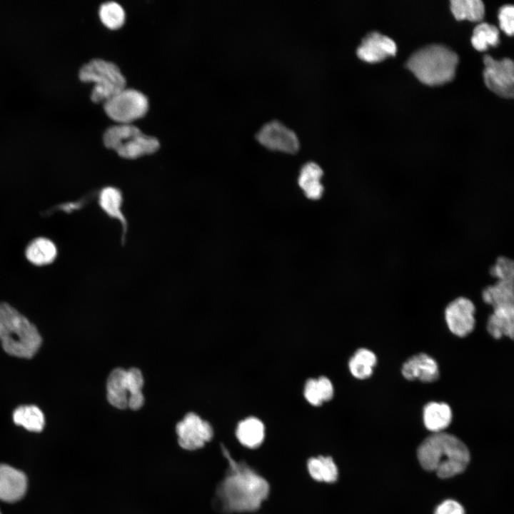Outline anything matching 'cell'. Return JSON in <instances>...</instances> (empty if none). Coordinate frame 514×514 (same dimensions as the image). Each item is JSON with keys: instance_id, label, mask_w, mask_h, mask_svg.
Masks as SVG:
<instances>
[{"instance_id": "6da1fadb", "label": "cell", "mask_w": 514, "mask_h": 514, "mask_svg": "<svg viewBox=\"0 0 514 514\" xmlns=\"http://www.w3.org/2000/svg\"><path fill=\"white\" fill-rule=\"evenodd\" d=\"M222 451L228 468L213 495L212 508L222 514L257 510L268 498V483L247 463L233 459L226 448Z\"/></svg>"}, {"instance_id": "7a4b0ae2", "label": "cell", "mask_w": 514, "mask_h": 514, "mask_svg": "<svg viewBox=\"0 0 514 514\" xmlns=\"http://www.w3.org/2000/svg\"><path fill=\"white\" fill-rule=\"evenodd\" d=\"M418 458L428 471H435L441 478L462 473L470 461L466 445L457 437L444 432L427 437L418 448Z\"/></svg>"}, {"instance_id": "3957f363", "label": "cell", "mask_w": 514, "mask_h": 514, "mask_svg": "<svg viewBox=\"0 0 514 514\" xmlns=\"http://www.w3.org/2000/svg\"><path fill=\"white\" fill-rule=\"evenodd\" d=\"M0 341L8 354L32 358L41 347L42 339L36 327L7 303H0Z\"/></svg>"}, {"instance_id": "277c9868", "label": "cell", "mask_w": 514, "mask_h": 514, "mask_svg": "<svg viewBox=\"0 0 514 514\" xmlns=\"http://www.w3.org/2000/svg\"><path fill=\"white\" fill-rule=\"evenodd\" d=\"M458 63V55L440 44L426 46L413 53L406 67L423 84L438 86L452 81Z\"/></svg>"}, {"instance_id": "5b68a950", "label": "cell", "mask_w": 514, "mask_h": 514, "mask_svg": "<svg viewBox=\"0 0 514 514\" xmlns=\"http://www.w3.org/2000/svg\"><path fill=\"white\" fill-rule=\"evenodd\" d=\"M104 146L114 150L126 159H136L156 152L160 148L158 140L144 134L137 126L121 124L108 128L104 133Z\"/></svg>"}, {"instance_id": "8992f818", "label": "cell", "mask_w": 514, "mask_h": 514, "mask_svg": "<svg viewBox=\"0 0 514 514\" xmlns=\"http://www.w3.org/2000/svg\"><path fill=\"white\" fill-rule=\"evenodd\" d=\"M83 82H94L91 99L106 101L126 88V81L119 67L101 59H94L84 64L79 72Z\"/></svg>"}, {"instance_id": "52a82bcc", "label": "cell", "mask_w": 514, "mask_h": 514, "mask_svg": "<svg viewBox=\"0 0 514 514\" xmlns=\"http://www.w3.org/2000/svg\"><path fill=\"white\" fill-rule=\"evenodd\" d=\"M104 109L112 120L121 124H131L147 113L148 100L142 92L125 88L104 101Z\"/></svg>"}, {"instance_id": "ba28073f", "label": "cell", "mask_w": 514, "mask_h": 514, "mask_svg": "<svg viewBox=\"0 0 514 514\" xmlns=\"http://www.w3.org/2000/svg\"><path fill=\"white\" fill-rule=\"evenodd\" d=\"M483 78L486 86L497 95L504 98L513 97L514 66L508 58L495 60L489 55L484 56Z\"/></svg>"}, {"instance_id": "9c48e42d", "label": "cell", "mask_w": 514, "mask_h": 514, "mask_svg": "<svg viewBox=\"0 0 514 514\" xmlns=\"http://www.w3.org/2000/svg\"><path fill=\"white\" fill-rule=\"evenodd\" d=\"M179 446L189 451L202 448L213 436L211 425L194 413H187L176 427Z\"/></svg>"}, {"instance_id": "30bf717a", "label": "cell", "mask_w": 514, "mask_h": 514, "mask_svg": "<svg viewBox=\"0 0 514 514\" xmlns=\"http://www.w3.org/2000/svg\"><path fill=\"white\" fill-rule=\"evenodd\" d=\"M258 141L264 146L287 153H295L299 148L296 133L278 120L263 124L256 134Z\"/></svg>"}, {"instance_id": "8fae6325", "label": "cell", "mask_w": 514, "mask_h": 514, "mask_svg": "<svg viewBox=\"0 0 514 514\" xmlns=\"http://www.w3.org/2000/svg\"><path fill=\"white\" fill-rule=\"evenodd\" d=\"M475 308L467 298L459 297L451 301L445 310V318L450 331L458 337L470 334L475 325Z\"/></svg>"}, {"instance_id": "7c38bea8", "label": "cell", "mask_w": 514, "mask_h": 514, "mask_svg": "<svg viewBox=\"0 0 514 514\" xmlns=\"http://www.w3.org/2000/svg\"><path fill=\"white\" fill-rule=\"evenodd\" d=\"M396 51V44L391 39L378 31H372L362 39L356 53L361 59L376 63L395 56Z\"/></svg>"}, {"instance_id": "4fadbf2b", "label": "cell", "mask_w": 514, "mask_h": 514, "mask_svg": "<svg viewBox=\"0 0 514 514\" xmlns=\"http://www.w3.org/2000/svg\"><path fill=\"white\" fill-rule=\"evenodd\" d=\"M24 473L9 465L0 463V500L15 503L21 499L27 490Z\"/></svg>"}, {"instance_id": "5bb4252c", "label": "cell", "mask_w": 514, "mask_h": 514, "mask_svg": "<svg viewBox=\"0 0 514 514\" xmlns=\"http://www.w3.org/2000/svg\"><path fill=\"white\" fill-rule=\"evenodd\" d=\"M401 373L408 381L419 380L424 383L435 381L440 375L434 358L426 353H418L408 358L402 366Z\"/></svg>"}, {"instance_id": "9a60e30c", "label": "cell", "mask_w": 514, "mask_h": 514, "mask_svg": "<svg viewBox=\"0 0 514 514\" xmlns=\"http://www.w3.org/2000/svg\"><path fill=\"white\" fill-rule=\"evenodd\" d=\"M123 193L115 186H107L101 189L98 194V201L102 211L111 218L118 221L121 226V241L126 240L128 223L122 212Z\"/></svg>"}, {"instance_id": "2e32d148", "label": "cell", "mask_w": 514, "mask_h": 514, "mask_svg": "<svg viewBox=\"0 0 514 514\" xmlns=\"http://www.w3.org/2000/svg\"><path fill=\"white\" fill-rule=\"evenodd\" d=\"M488 332L495 339L514 336V306L493 308L487 322Z\"/></svg>"}, {"instance_id": "e0dca14e", "label": "cell", "mask_w": 514, "mask_h": 514, "mask_svg": "<svg viewBox=\"0 0 514 514\" xmlns=\"http://www.w3.org/2000/svg\"><path fill=\"white\" fill-rule=\"evenodd\" d=\"M452 416L450 407L443 402H430L423 408L424 425L433 433L443 432L451 423Z\"/></svg>"}, {"instance_id": "ac0fdd59", "label": "cell", "mask_w": 514, "mask_h": 514, "mask_svg": "<svg viewBox=\"0 0 514 514\" xmlns=\"http://www.w3.org/2000/svg\"><path fill=\"white\" fill-rule=\"evenodd\" d=\"M236 435L242 445L256 448L263 443L265 438L264 424L256 417L246 418L238 423Z\"/></svg>"}, {"instance_id": "d6986e66", "label": "cell", "mask_w": 514, "mask_h": 514, "mask_svg": "<svg viewBox=\"0 0 514 514\" xmlns=\"http://www.w3.org/2000/svg\"><path fill=\"white\" fill-rule=\"evenodd\" d=\"M322 176L323 170L314 162H308L302 166L298 182L308 198L318 200L321 197L323 192L321 183Z\"/></svg>"}, {"instance_id": "ffe728a7", "label": "cell", "mask_w": 514, "mask_h": 514, "mask_svg": "<svg viewBox=\"0 0 514 514\" xmlns=\"http://www.w3.org/2000/svg\"><path fill=\"white\" fill-rule=\"evenodd\" d=\"M25 255L28 261L36 266L47 265L55 260L57 248L51 240L39 237L29 243Z\"/></svg>"}, {"instance_id": "44dd1931", "label": "cell", "mask_w": 514, "mask_h": 514, "mask_svg": "<svg viewBox=\"0 0 514 514\" xmlns=\"http://www.w3.org/2000/svg\"><path fill=\"white\" fill-rule=\"evenodd\" d=\"M307 468L311 478L318 482L332 483L338 477V467L331 456L318 455L309 458Z\"/></svg>"}, {"instance_id": "7402d4cb", "label": "cell", "mask_w": 514, "mask_h": 514, "mask_svg": "<svg viewBox=\"0 0 514 514\" xmlns=\"http://www.w3.org/2000/svg\"><path fill=\"white\" fill-rule=\"evenodd\" d=\"M483 301L493 308L513 306V280L498 281L483 291Z\"/></svg>"}, {"instance_id": "603a6c76", "label": "cell", "mask_w": 514, "mask_h": 514, "mask_svg": "<svg viewBox=\"0 0 514 514\" xmlns=\"http://www.w3.org/2000/svg\"><path fill=\"white\" fill-rule=\"evenodd\" d=\"M13 420L15 424L31 432H41L45 425L44 413L39 408L34 405L16 408L13 412Z\"/></svg>"}, {"instance_id": "cb8c5ba5", "label": "cell", "mask_w": 514, "mask_h": 514, "mask_svg": "<svg viewBox=\"0 0 514 514\" xmlns=\"http://www.w3.org/2000/svg\"><path fill=\"white\" fill-rule=\"evenodd\" d=\"M376 363L377 357L373 351L359 348L350 359L348 367L353 377L363 380L372 375Z\"/></svg>"}, {"instance_id": "d4e9b609", "label": "cell", "mask_w": 514, "mask_h": 514, "mask_svg": "<svg viewBox=\"0 0 514 514\" xmlns=\"http://www.w3.org/2000/svg\"><path fill=\"white\" fill-rule=\"evenodd\" d=\"M450 9L458 21H480L485 15L484 4L480 0H452Z\"/></svg>"}, {"instance_id": "484cf974", "label": "cell", "mask_w": 514, "mask_h": 514, "mask_svg": "<svg viewBox=\"0 0 514 514\" xmlns=\"http://www.w3.org/2000/svg\"><path fill=\"white\" fill-rule=\"evenodd\" d=\"M499 41V31L494 25L483 22L473 29L471 43L479 51L487 50L489 46H496Z\"/></svg>"}, {"instance_id": "4316f807", "label": "cell", "mask_w": 514, "mask_h": 514, "mask_svg": "<svg viewBox=\"0 0 514 514\" xmlns=\"http://www.w3.org/2000/svg\"><path fill=\"white\" fill-rule=\"evenodd\" d=\"M99 15L101 22L109 29H117L123 26L126 14L123 7L116 1H106L100 6Z\"/></svg>"}, {"instance_id": "83f0119b", "label": "cell", "mask_w": 514, "mask_h": 514, "mask_svg": "<svg viewBox=\"0 0 514 514\" xmlns=\"http://www.w3.org/2000/svg\"><path fill=\"white\" fill-rule=\"evenodd\" d=\"M126 371L117 368L114 369L109 374L106 388L108 393H128L126 388Z\"/></svg>"}, {"instance_id": "f1b7e54d", "label": "cell", "mask_w": 514, "mask_h": 514, "mask_svg": "<svg viewBox=\"0 0 514 514\" xmlns=\"http://www.w3.org/2000/svg\"><path fill=\"white\" fill-rule=\"evenodd\" d=\"M491 275L498 281L513 280V261L505 257L499 258L496 263L491 268Z\"/></svg>"}, {"instance_id": "f546056e", "label": "cell", "mask_w": 514, "mask_h": 514, "mask_svg": "<svg viewBox=\"0 0 514 514\" xmlns=\"http://www.w3.org/2000/svg\"><path fill=\"white\" fill-rule=\"evenodd\" d=\"M514 8L507 4L501 6L498 12L500 28L508 36L513 34Z\"/></svg>"}, {"instance_id": "4dcf8cb0", "label": "cell", "mask_w": 514, "mask_h": 514, "mask_svg": "<svg viewBox=\"0 0 514 514\" xmlns=\"http://www.w3.org/2000/svg\"><path fill=\"white\" fill-rule=\"evenodd\" d=\"M143 386V378L139 369L131 368L126 371V388L129 394L141 392Z\"/></svg>"}, {"instance_id": "1f68e13d", "label": "cell", "mask_w": 514, "mask_h": 514, "mask_svg": "<svg viewBox=\"0 0 514 514\" xmlns=\"http://www.w3.org/2000/svg\"><path fill=\"white\" fill-rule=\"evenodd\" d=\"M304 396L312 405L319 406L323 403L317 386L316 379L311 378L306 381L304 387Z\"/></svg>"}, {"instance_id": "d6a6232c", "label": "cell", "mask_w": 514, "mask_h": 514, "mask_svg": "<svg viewBox=\"0 0 514 514\" xmlns=\"http://www.w3.org/2000/svg\"><path fill=\"white\" fill-rule=\"evenodd\" d=\"M434 514H465V512L459 503L453 500H447L436 508Z\"/></svg>"}, {"instance_id": "836d02e7", "label": "cell", "mask_w": 514, "mask_h": 514, "mask_svg": "<svg viewBox=\"0 0 514 514\" xmlns=\"http://www.w3.org/2000/svg\"><path fill=\"white\" fill-rule=\"evenodd\" d=\"M316 383L323 402L331 400L334 393L331 381L326 376H321Z\"/></svg>"}, {"instance_id": "e575fe53", "label": "cell", "mask_w": 514, "mask_h": 514, "mask_svg": "<svg viewBox=\"0 0 514 514\" xmlns=\"http://www.w3.org/2000/svg\"><path fill=\"white\" fill-rule=\"evenodd\" d=\"M128 393H108L107 400L111 405L119 409H125L128 407Z\"/></svg>"}, {"instance_id": "d590c367", "label": "cell", "mask_w": 514, "mask_h": 514, "mask_svg": "<svg viewBox=\"0 0 514 514\" xmlns=\"http://www.w3.org/2000/svg\"><path fill=\"white\" fill-rule=\"evenodd\" d=\"M144 397L142 392L128 394V407L133 410L140 409L143 405Z\"/></svg>"}, {"instance_id": "8d00e7d4", "label": "cell", "mask_w": 514, "mask_h": 514, "mask_svg": "<svg viewBox=\"0 0 514 514\" xmlns=\"http://www.w3.org/2000/svg\"><path fill=\"white\" fill-rule=\"evenodd\" d=\"M0 514H1V511H0Z\"/></svg>"}]
</instances>
